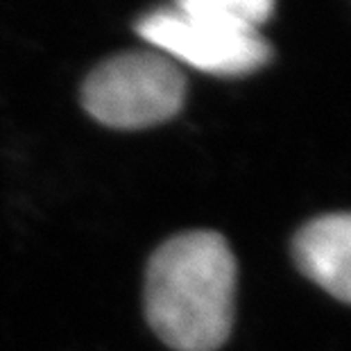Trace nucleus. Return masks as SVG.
<instances>
[{"mask_svg": "<svg viewBox=\"0 0 351 351\" xmlns=\"http://www.w3.org/2000/svg\"><path fill=\"white\" fill-rule=\"evenodd\" d=\"M238 265L218 231H184L159 245L145 270V317L175 351H215L234 326Z\"/></svg>", "mask_w": 351, "mask_h": 351, "instance_id": "f257e3e1", "label": "nucleus"}, {"mask_svg": "<svg viewBox=\"0 0 351 351\" xmlns=\"http://www.w3.org/2000/svg\"><path fill=\"white\" fill-rule=\"evenodd\" d=\"M186 80L156 50L123 52L100 64L82 86V104L114 130H145L179 114Z\"/></svg>", "mask_w": 351, "mask_h": 351, "instance_id": "f03ea898", "label": "nucleus"}, {"mask_svg": "<svg viewBox=\"0 0 351 351\" xmlns=\"http://www.w3.org/2000/svg\"><path fill=\"white\" fill-rule=\"evenodd\" d=\"M136 32L170 62L177 59L220 77L250 75L272 57L258 29L191 16L175 7L150 12L136 23Z\"/></svg>", "mask_w": 351, "mask_h": 351, "instance_id": "7ed1b4c3", "label": "nucleus"}, {"mask_svg": "<svg viewBox=\"0 0 351 351\" xmlns=\"http://www.w3.org/2000/svg\"><path fill=\"white\" fill-rule=\"evenodd\" d=\"M293 254L304 276L335 300L351 304V213L311 220L297 231Z\"/></svg>", "mask_w": 351, "mask_h": 351, "instance_id": "20e7f679", "label": "nucleus"}, {"mask_svg": "<svg viewBox=\"0 0 351 351\" xmlns=\"http://www.w3.org/2000/svg\"><path fill=\"white\" fill-rule=\"evenodd\" d=\"M173 7L191 16L258 29L272 16L274 0H175Z\"/></svg>", "mask_w": 351, "mask_h": 351, "instance_id": "39448f33", "label": "nucleus"}]
</instances>
